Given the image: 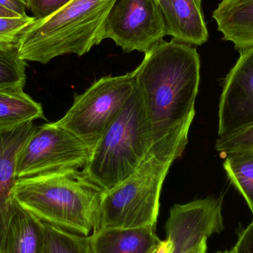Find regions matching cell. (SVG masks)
I'll return each mask as SVG.
<instances>
[{
    "mask_svg": "<svg viewBox=\"0 0 253 253\" xmlns=\"http://www.w3.org/2000/svg\"><path fill=\"white\" fill-rule=\"evenodd\" d=\"M176 159L175 156L150 150L129 178L115 188L104 192L101 227L156 229L162 185Z\"/></svg>",
    "mask_w": 253,
    "mask_h": 253,
    "instance_id": "5",
    "label": "cell"
},
{
    "mask_svg": "<svg viewBox=\"0 0 253 253\" xmlns=\"http://www.w3.org/2000/svg\"><path fill=\"white\" fill-rule=\"evenodd\" d=\"M217 151L226 155L234 152L253 150V126L235 133L219 137L215 142Z\"/></svg>",
    "mask_w": 253,
    "mask_h": 253,
    "instance_id": "21",
    "label": "cell"
},
{
    "mask_svg": "<svg viewBox=\"0 0 253 253\" xmlns=\"http://www.w3.org/2000/svg\"><path fill=\"white\" fill-rule=\"evenodd\" d=\"M45 224L47 253H92L89 236Z\"/></svg>",
    "mask_w": 253,
    "mask_h": 253,
    "instance_id": "19",
    "label": "cell"
},
{
    "mask_svg": "<svg viewBox=\"0 0 253 253\" xmlns=\"http://www.w3.org/2000/svg\"><path fill=\"white\" fill-rule=\"evenodd\" d=\"M253 126V47L240 56L224 80L218 107V136Z\"/></svg>",
    "mask_w": 253,
    "mask_h": 253,
    "instance_id": "10",
    "label": "cell"
},
{
    "mask_svg": "<svg viewBox=\"0 0 253 253\" xmlns=\"http://www.w3.org/2000/svg\"><path fill=\"white\" fill-rule=\"evenodd\" d=\"M39 119H44L41 104L23 89L0 90V132L14 130Z\"/></svg>",
    "mask_w": 253,
    "mask_h": 253,
    "instance_id": "16",
    "label": "cell"
},
{
    "mask_svg": "<svg viewBox=\"0 0 253 253\" xmlns=\"http://www.w3.org/2000/svg\"><path fill=\"white\" fill-rule=\"evenodd\" d=\"M36 19H42L60 10L73 0H25Z\"/></svg>",
    "mask_w": 253,
    "mask_h": 253,
    "instance_id": "22",
    "label": "cell"
},
{
    "mask_svg": "<svg viewBox=\"0 0 253 253\" xmlns=\"http://www.w3.org/2000/svg\"><path fill=\"white\" fill-rule=\"evenodd\" d=\"M90 151L83 141L56 123L36 126L18 158V179L83 170Z\"/></svg>",
    "mask_w": 253,
    "mask_h": 253,
    "instance_id": "7",
    "label": "cell"
},
{
    "mask_svg": "<svg viewBox=\"0 0 253 253\" xmlns=\"http://www.w3.org/2000/svg\"><path fill=\"white\" fill-rule=\"evenodd\" d=\"M0 5L17 13L19 16H27L28 6L25 0H0Z\"/></svg>",
    "mask_w": 253,
    "mask_h": 253,
    "instance_id": "24",
    "label": "cell"
},
{
    "mask_svg": "<svg viewBox=\"0 0 253 253\" xmlns=\"http://www.w3.org/2000/svg\"><path fill=\"white\" fill-rule=\"evenodd\" d=\"M16 16H21L0 5V17H16Z\"/></svg>",
    "mask_w": 253,
    "mask_h": 253,
    "instance_id": "25",
    "label": "cell"
},
{
    "mask_svg": "<svg viewBox=\"0 0 253 253\" xmlns=\"http://www.w3.org/2000/svg\"><path fill=\"white\" fill-rule=\"evenodd\" d=\"M200 56L192 45L162 40L134 71L151 137L150 150L182 156L196 115Z\"/></svg>",
    "mask_w": 253,
    "mask_h": 253,
    "instance_id": "1",
    "label": "cell"
},
{
    "mask_svg": "<svg viewBox=\"0 0 253 253\" xmlns=\"http://www.w3.org/2000/svg\"><path fill=\"white\" fill-rule=\"evenodd\" d=\"M160 7L167 34L172 40L192 46H201L208 41L202 0H167Z\"/></svg>",
    "mask_w": 253,
    "mask_h": 253,
    "instance_id": "12",
    "label": "cell"
},
{
    "mask_svg": "<svg viewBox=\"0 0 253 253\" xmlns=\"http://www.w3.org/2000/svg\"><path fill=\"white\" fill-rule=\"evenodd\" d=\"M150 148V126L135 84L130 97L90 152L82 172L104 192L110 191L138 169Z\"/></svg>",
    "mask_w": 253,
    "mask_h": 253,
    "instance_id": "4",
    "label": "cell"
},
{
    "mask_svg": "<svg viewBox=\"0 0 253 253\" xmlns=\"http://www.w3.org/2000/svg\"><path fill=\"white\" fill-rule=\"evenodd\" d=\"M212 17L223 40L239 53L253 47V0H221Z\"/></svg>",
    "mask_w": 253,
    "mask_h": 253,
    "instance_id": "14",
    "label": "cell"
},
{
    "mask_svg": "<svg viewBox=\"0 0 253 253\" xmlns=\"http://www.w3.org/2000/svg\"><path fill=\"white\" fill-rule=\"evenodd\" d=\"M35 127L31 123L10 132H0V253L17 208L12 193L18 181V158Z\"/></svg>",
    "mask_w": 253,
    "mask_h": 253,
    "instance_id": "11",
    "label": "cell"
},
{
    "mask_svg": "<svg viewBox=\"0 0 253 253\" xmlns=\"http://www.w3.org/2000/svg\"><path fill=\"white\" fill-rule=\"evenodd\" d=\"M230 253H253V219L239 233L237 242Z\"/></svg>",
    "mask_w": 253,
    "mask_h": 253,
    "instance_id": "23",
    "label": "cell"
},
{
    "mask_svg": "<svg viewBox=\"0 0 253 253\" xmlns=\"http://www.w3.org/2000/svg\"><path fill=\"white\" fill-rule=\"evenodd\" d=\"M207 242H203L202 245H199V247L187 253H207V251H208V244H207Z\"/></svg>",
    "mask_w": 253,
    "mask_h": 253,
    "instance_id": "27",
    "label": "cell"
},
{
    "mask_svg": "<svg viewBox=\"0 0 253 253\" xmlns=\"http://www.w3.org/2000/svg\"><path fill=\"white\" fill-rule=\"evenodd\" d=\"M116 0H73L53 14L36 19L21 36V59L47 64L67 54L81 56L105 39V23Z\"/></svg>",
    "mask_w": 253,
    "mask_h": 253,
    "instance_id": "3",
    "label": "cell"
},
{
    "mask_svg": "<svg viewBox=\"0 0 253 253\" xmlns=\"http://www.w3.org/2000/svg\"><path fill=\"white\" fill-rule=\"evenodd\" d=\"M216 253H230V251H221V252H218Z\"/></svg>",
    "mask_w": 253,
    "mask_h": 253,
    "instance_id": "29",
    "label": "cell"
},
{
    "mask_svg": "<svg viewBox=\"0 0 253 253\" xmlns=\"http://www.w3.org/2000/svg\"><path fill=\"white\" fill-rule=\"evenodd\" d=\"M89 238L92 253H156L163 242L153 227H101Z\"/></svg>",
    "mask_w": 253,
    "mask_h": 253,
    "instance_id": "13",
    "label": "cell"
},
{
    "mask_svg": "<svg viewBox=\"0 0 253 253\" xmlns=\"http://www.w3.org/2000/svg\"><path fill=\"white\" fill-rule=\"evenodd\" d=\"M103 193L82 170H71L18 179L12 198L44 224L90 236L101 227Z\"/></svg>",
    "mask_w": 253,
    "mask_h": 253,
    "instance_id": "2",
    "label": "cell"
},
{
    "mask_svg": "<svg viewBox=\"0 0 253 253\" xmlns=\"http://www.w3.org/2000/svg\"><path fill=\"white\" fill-rule=\"evenodd\" d=\"M1 253H47L44 223L17 207Z\"/></svg>",
    "mask_w": 253,
    "mask_h": 253,
    "instance_id": "15",
    "label": "cell"
},
{
    "mask_svg": "<svg viewBox=\"0 0 253 253\" xmlns=\"http://www.w3.org/2000/svg\"><path fill=\"white\" fill-rule=\"evenodd\" d=\"M222 197L212 196L175 205L166 222L170 253H187L224 230Z\"/></svg>",
    "mask_w": 253,
    "mask_h": 253,
    "instance_id": "9",
    "label": "cell"
},
{
    "mask_svg": "<svg viewBox=\"0 0 253 253\" xmlns=\"http://www.w3.org/2000/svg\"><path fill=\"white\" fill-rule=\"evenodd\" d=\"M170 248L169 242L165 240L162 242V245L156 253H170Z\"/></svg>",
    "mask_w": 253,
    "mask_h": 253,
    "instance_id": "26",
    "label": "cell"
},
{
    "mask_svg": "<svg viewBox=\"0 0 253 253\" xmlns=\"http://www.w3.org/2000/svg\"><path fill=\"white\" fill-rule=\"evenodd\" d=\"M167 34L156 0H116L105 23L104 39H111L125 53H145Z\"/></svg>",
    "mask_w": 253,
    "mask_h": 253,
    "instance_id": "8",
    "label": "cell"
},
{
    "mask_svg": "<svg viewBox=\"0 0 253 253\" xmlns=\"http://www.w3.org/2000/svg\"><path fill=\"white\" fill-rule=\"evenodd\" d=\"M36 20L33 16L0 17V47L18 46L24 31Z\"/></svg>",
    "mask_w": 253,
    "mask_h": 253,
    "instance_id": "20",
    "label": "cell"
},
{
    "mask_svg": "<svg viewBox=\"0 0 253 253\" xmlns=\"http://www.w3.org/2000/svg\"><path fill=\"white\" fill-rule=\"evenodd\" d=\"M224 171L253 212V150L225 155Z\"/></svg>",
    "mask_w": 253,
    "mask_h": 253,
    "instance_id": "17",
    "label": "cell"
},
{
    "mask_svg": "<svg viewBox=\"0 0 253 253\" xmlns=\"http://www.w3.org/2000/svg\"><path fill=\"white\" fill-rule=\"evenodd\" d=\"M156 1L159 2V5H161V4H163L164 2H165V1H167V0H156Z\"/></svg>",
    "mask_w": 253,
    "mask_h": 253,
    "instance_id": "28",
    "label": "cell"
},
{
    "mask_svg": "<svg viewBox=\"0 0 253 253\" xmlns=\"http://www.w3.org/2000/svg\"><path fill=\"white\" fill-rule=\"evenodd\" d=\"M26 65L19 56L18 46L0 47V90L23 89Z\"/></svg>",
    "mask_w": 253,
    "mask_h": 253,
    "instance_id": "18",
    "label": "cell"
},
{
    "mask_svg": "<svg viewBox=\"0 0 253 253\" xmlns=\"http://www.w3.org/2000/svg\"><path fill=\"white\" fill-rule=\"evenodd\" d=\"M134 71L125 75L102 77L82 94L57 126L80 138L91 152L117 118L135 88Z\"/></svg>",
    "mask_w": 253,
    "mask_h": 253,
    "instance_id": "6",
    "label": "cell"
}]
</instances>
